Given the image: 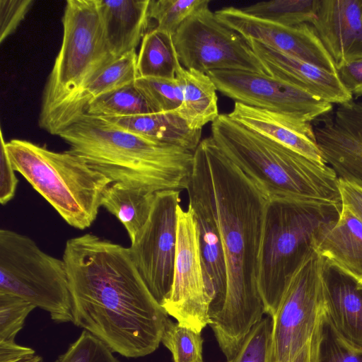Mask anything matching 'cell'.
<instances>
[{
    "mask_svg": "<svg viewBox=\"0 0 362 362\" xmlns=\"http://www.w3.org/2000/svg\"><path fill=\"white\" fill-rule=\"evenodd\" d=\"M212 216L223 248L227 286L221 310L209 325L226 359L233 358L264 307L257 286L259 252L269 198L212 137L194 152L187 188Z\"/></svg>",
    "mask_w": 362,
    "mask_h": 362,
    "instance_id": "obj_1",
    "label": "cell"
},
{
    "mask_svg": "<svg viewBox=\"0 0 362 362\" xmlns=\"http://www.w3.org/2000/svg\"><path fill=\"white\" fill-rule=\"evenodd\" d=\"M62 259L76 326L127 358L158 348L168 315L148 291L128 247L86 233L66 240Z\"/></svg>",
    "mask_w": 362,
    "mask_h": 362,
    "instance_id": "obj_2",
    "label": "cell"
},
{
    "mask_svg": "<svg viewBox=\"0 0 362 362\" xmlns=\"http://www.w3.org/2000/svg\"><path fill=\"white\" fill-rule=\"evenodd\" d=\"M59 136L69 151L112 182L153 192L187 189L194 152L160 143L85 113Z\"/></svg>",
    "mask_w": 362,
    "mask_h": 362,
    "instance_id": "obj_3",
    "label": "cell"
},
{
    "mask_svg": "<svg viewBox=\"0 0 362 362\" xmlns=\"http://www.w3.org/2000/svg\"><path fill=\"white\" fill-rule=\"evenodd\" d=\"M218 147L250 175L269 199L341 203L339 178L325 163L310 159L239 124L228 114L211 123Z\"/></svg>",
    "mask_w": 362,
    "mask_h": 362,
    "instance_id": "obj_4",
    "label": "cell"
},
{
    "mask_svg": "<svg viewBox=\"0 0 362 362\" xmlns=\"http://www.w3.org/2000/svg\"><path fill=\"white\" fill-rule=\"evenodd\" d=\"M341 204L277 198L267 205L257 274L264 312L272 317L292 277L337 222Z\"/></svg>",
    "mask_w": 362,
    "mask_h": 362,
    "instance_id": "obj_5",
    "label": "cell"
},
{
    "mask_svg": "<svg viewBox=\"0 0 362 362\" xmlns=\"http://www.w3.org/2000/svg\"><path fill=\"white\" fill-rule=\"evenodd\" d=\"M63 38L43 90L39 127L59 136L75 122L84 89L116 58L105 40L97 0H68Z\"/></svg>",
    "mask_w": 362,
    "mask_h": 362,
    "instance_id": "obj_6",
    "label": "cell"
},
{
    "mask_svg": "<svg viewBox=\"0 0 362 362\" xmlns=\"http://www.w3.org/2000/svg\"><path fill=\"white\" fill-rule=\"evenodd\" d=\"M6 148L15 171L69 226L84 230L92 225L110 180L69 150L54 151L18 139L6 142Z\"/></svg>",
    "mask_w": 362,
    "mask_h": 362,
    "instance_id": "obj_7",
    "label": "cell"
},
{
    "mask_svg": "<svg viewBox=\"0 0 362 362\" xmlns=\"http://www.w3.org/2000/svg\"><path fill=\"white\" fill-rule=\"evenodd\" d=\"M0 292L18 296L47 311L58 323L73 322L65 263L30 238L0 230Z\"/></svg>",
    "mask_w": 362,
    "mask_h": 362,
    "instance_id": "obj_8",
    "label": "cell"
},
{
    "mask_svg": "<svg viewBox=\"0 0 362 362\" xmlns=\"http://www.w3.org/2000/svg\"><path fill=\"white\" fill-rule=\"evenodd\" d=\"M173 40L179 62L186 69L204 74L244 71L270 75L247 40L220 21L209 7L189 16Z\"/></svg>",
    "mask_w": 362,
    "mask_h": 362,
    "instance_id": "obj_9",
    "label": "cell"
},
{
    "mask_svg": "<svg viewBox=\"0 0 362 362\" xmlns=\"http://www.w3.org/2000/svg\"><path fill=\"white\" fill-rule=\"evenodd\" d=\"M316 252L295 273L272 317V362H288L316 336L324 314L321 269Z\"/></svg>",
    "mask_w": 362,
    "mask_h": 362,
    "instance_id": "obj_10",
    "label": "cell"
},
{
    "mask_svg": "<svg viewBox=\"0 0 362 362\" xmlns=\"http://www.w3.org/2000/svg\"><path fill=\"white\" fill-rule=\"evenodd\" d=\"M180 192H157L149 218L128 247L138 272L162 307L170 297L177 243Z\"/></svg>",
    "mask_w": 362,
    "mask_h": 362,
    "instance_id": "obj_11",
    "label": "cell"
},
{
    "mask_svg": "<svg viewBox=\"0 0 362 362\" xmlns=\"http://www.w3.org/2000/svg\"><path fill=\"white\" fill-rule=\"evenodd\" d=\"M177 243L173 280L163 308L182 326L202 333L209 325L212 302L204 275L197 222L192 210L177 209Z\"/></svg>",
    "mask_w": 362,
    "mask_h": 362,
    "instance_id": "obj_12",
    "label": "cell"
},
{
    "mask_svg": "<svg viewBox=\"0 0 362 362\" xmlns=\"http://www.w3.org/2000/svg\"><path fill=\"white\" fill-rule=\"evenodd\" d=\"M206 74L221 93L247 106L310 123L332 110V104L270 75L244 71Z\"/></svg>",
    "mask_w": 362,
    "mask_h": 362,
    "instance_id": "obj_13",
    "label": "cell"
},
{
    "mask_svg": "<svg viewBox=\"0 0 362 362\" xmlns=\"http://www.w3.org/2000/svg\"><path fill=\"white\" fill-rule=\"evenodd\" d=\"M214 13L220 21L247 40L257 41L284 54L337 74L334 61L309 23L286 26L250 16L241 8L232 6Z\"/></svg>",
    "mask_w": 362,
    "mask_h": 362,
    "instance_id": "obj_14",
    "label": "cell"
},
{
    "mask_svg": "<svg viewBox=\"0 0 362 362\" xmlns=\"http://www.w3.org/2000/svg\"><path fill=\"white\" fill-rule=\"evenodd\" d=\"M332 111L313 126L317 145L339 179L362 188V103L351 100Z\"/></svg>",
    "mask_w": 362,
    "mask_h": 362,
    "instance_id": "obj_15",
    "label": "cell"
},
{
    "mask_svg": "<svg viewBox=\"0 0 362 362\" xmlns=\"http://www.w3.org/2000/svg\"><path fill=\"white\" fill-rule=\"evenodd\" d=\"M310 25L337 69L362 57V0H317Z\"/></svg>",
    "mask_w": 362,
    "mask_h": 362,
    "instance_id": "obj_16",
    "label": "cell"
},
{
    "mask_svg": "<svg viewBox=\"0 0 362 362\" xmlns=\"http://www.w3.org/2000/svg\"><path fill=\"white\" fill-rule=\"evenodd\" d=\"M324 313L339 335L362 349V281L324 259L321 269Z\"/></svg>",
    "mask_w": 362,
    "mask_h": 362,
    "instance_id": "obj_17",
    "label": "cell"
},
{
    "mask_svg": "<svg viewBox=\"0 0 362 362\" xmlns=\"http://www.w3.org/2000/svg\"><path fill=\"white\" fill-rule=\"evenodd\" d=\"M271 76L331 104L350 102L353 95L337 74L284 54L255 40H247Z\"/></svg>",
    "mask_w": 362,
    "mask_h": 362,
    "instance_id": "obj_18",
    "label": "cell"
},
{
    "mask_svg": "<svg viewBox=\"0 0 362 362\" xmlns=\"http://www.w3.org/2000/svg\"><path fill=\"white\" fill-rule=\"evenodd\" d=\"M228 116L248 129L310 159L325 163L310 122L235 103Z\"/></svg>",
    "mask_w": 362,
    "mask_h": 362,
    "instance_id": "obj_19",
    "label": "cell"
},
{
    "mask_svg": "<svg viewBox=\"0 0 362 362\" xmlns=\"http://www.w3.org/2000/svg\"><path fill=\"white\" fill-rule=\"evenodd\" d=\"M150 0H97L109 49L117 59L136 50L146 34Z\"/></svg>",
    "mask_w": 362,
    "mask_h": 362,
    "instance_id": "obj_20",
    "label": "cell"
},
{
    "mask_svg": "<svg viewBox=\"0 0 362 362\" xmlns=\"http://www.w3.org/2000/svg\"><path fill=\"white\" fill-rule=\"evenodd\" d=\"M188 207L197 222L204 275L212 299L209 312L211 320L221 310L226 293L227 274L223 248L209 212L194 197L188 195Z\"/></svg>",
    "mask_w": 362,
    "mask_h": 362,
    "instance_id": "obj_21",
    "label": "cell"
},
{
    "mask_svg": "<svg viewBox=\"0 0 362 362\" xmlns=\"http://www.w3.org/2000/svg\"><path fill=\"white\" fill-rule=\"evenodd\" d=\"M102 118L117 127L192 152L195 151L202 141V130L190 129L175 110Z\"/></svg>",
    "mask_w": 362,
    "mask_h": 362,
    "instance_id": "obj_22",
    "label": "cell"
},
{
    "mask_svg": "<svg viewBox=\"0 0 362 362\" xmlns=\"http://www.w3.org/2000/svg\"><path fill=\"white\" fill-rule=\"evenodd\" d=\"M317 253L362 280V222L342 206L337 222L322 241Z\"/></svg>",
    "mask_w": 362,
    "mask_h": 362,
    "instance_id": "obj_23",
    "label": "cell"
},
{
    "mask_svg": "<svg viewBox=\"0 0 362 362\" xmlns=\"http://www.w3.org/2000/svg\"><path fill=\"white\" fill-rule=\"evenodd\" d=\"M180 82L182 101L175 111L194 130H202L220 114L216 87L208 74L180 65L175 76Z\"/></svg>",
    "mask_w": 362,
    "mask_h": 362,
    "instance_id": "obj_24",
    "label": "cell"
},
{
    "mask_svg": "<svg viewBox=\"0 0 362 362\" xmlns=\"http://www.w3.org/2000/svg\"><path fill=\"white\" fill-rule=\"evenodd\" d=\"M156 193L139 187L112 182L103 194L101 206L121 222L132 242L149 218Z\"/></svg>",
    "mask_w": 362,
    "mask_h": 362,
    "instance_id": "obj_25",
    "label": "cell"
},
{
    "mask_svg": "<svg viewBox=\"0 0 362 362\" xmlns=\"http://www.w3.org/2000/svg\"><path fill=\"white\" fill-rule=\"evenodd\" d=\"M180 65L172 35L156 28L146 33L137 54L139 77L175 78Z\"/></svg>",
    "mask_w": 362,
    "mask_h": 362,
    "instance_id": "obj_26",
    "label": "cell"
},
{
    "mask_svg": "<svg viewBox=\"0 0 362 362\" xmlns=\"http://www.w3.org/2000/svg\"><path fill=\"white\" fill-rule=\"evenodd\" d=\"M139 77L136 50L116 59L80 95L74 110L75 122L86 113L93 100L134 83Z\"/></svg>",
    "mask_w": 362,
    "mask_h": 362,
    "instance_id": "obj_27",
    "label": "cell"
},
{
    "mask_svg": "<svg viewBox=\"0 0 362 362\" xmlns=\"http://www.w3.org/2000/svg\"><path fill=\"white\" fill-rule=\"evenodd\" d=\"M317 7V0H271L241 8L245 13L286 26L310 24Z\"/></svg>",
    "mask_w": 362,
    "mask_h": 362,
    "instance_id": "obj_28",
    "label": "cell"
},
{
    "mask_svg": "<svg viewBox=\"0 0 362 362\" xmlns=\"http://www.w3.org/2000/svg\"><path fill=\"white\" fill-rule=\"evenodd\" d=\"M152 112L134 83L102 95L90 103L86 113L101 117H129Z\"/></svg>",
    "mask_w": 362,
    "mask_h": 362,
    "instance_id": "obj_29",
    "label": "cell"
},
{
    "mask_svg": "<svg viewBox=\"0 0 362 362\" xmlns=\"http://www.w3.org/2000/svg\"><path fill=\"white\" fill-rule=\"evenodd\" d=\"M209 0H150L148 16L156 28L173 36L181 25L197 11L209 7Z\"/></svg>",
    "mask_w": 362,
    "mask_h": 362,
    "instance_id": "obj_30",
    "label": "cell"
},
{
    "mask_svg": "<svg viewBox=\"0 0 362 362\" xmlns=\"http://www.w3.org/2000/svg\"><path fill=\"white\" fill-rule=\"evenodd\" d=\"M161 343L170 351L174 362H204L201 333L170 318L166 321Z\"/></svg>",
    "mask_w": 362,
    "mask_h": 362,
    "instance_id": "obj_31",
    "label": "cell"
},
{
    "mask_svg": "<svg viewBox=\"0 0 362 362\" xmlns=\"http://www.w3.org/2000/svg\"><path fill=\"white\" fill-rule=\"evenodd\" d=\"M134 84L145 97L152 112L175 111L182 104V87L176 77H139Z\"/></svg>",
    "mask_w": 362,
    "mask_h": 362,
    "instance_id": "obj_32",
    "label": "cell"
},
{
    "mask_svg": "<svg viewBox=\"0 0 362 362\" xmlns=\"http://www.w3.org/2000/svg\"><path fill=\"white\" fill-rule=\"evenodd\" d=\"M316 362H362V349L344 340L325 313L318 331Z\"/></svg>",
    "mask_w": 362,
    "mask_h": 362,
    "instance_id": "obj_33",
    "label": "cell"
},
{
    "mask_svg": "<svg viewBox=\"0 0 362 362\" xmlns=\"http://www.w3.org/2000/svg\"><path fill=\"white\" fill-rule=\"evenodd\" d=\"M272 317H262L250 329L235 356L226 362H272Z\"/></svg>",
    "mask_w": 362,
    "mask_h": 362,
    "instance_id": "obj_34",
    "label": "cell"
},
{
    "mask_svg": "<svg viewBox=\"0 0 362 362\" xmlns=\"http://www.w3.org/2000/svg\"><path fill=\"white\" fill-rule=\"evenodd\" d=\"M35 308L18 296L0 292V341H14L26 317Z\"/></svg>",
    "mask_w": 362,
    "mask_h": 362,
    "instance_id": "obj_35",
    "label": "cell"
},
{
    "mask_svg": "<svg viewBox=\"0 0 362 362\" xmlns=\"http://www.w3.org/2000/svg\"><path fill=\"white\" fill-rule=\"evenodd\" d=\"M112 351L86 330L54 362H118Z\"/></svg>",
    "mask_w": 362,
    "mask_h": 362,
    "instance_id": "obj_36",
    "label": "cell"
},
{
    "mask_svg": "<svg viewBox=\"0 0 362 362\" xmlns=\"http://www.w3.org/2000/svg\"><path fill=\"white\" fill-rule=\"evenodd\" d=\"M33 3V0H0V42L16 30Z\"/></svg>",
    "mask_w": 362,
    "mask_h": 362,
    "instance_id": "obj_37",
    "label": "cell"
},
{
    "mask_svg": "<svg viewBox=\"0 0 362 362\" xmlns=\"http://www.w3.org/2000/svg\"><path fill=\"white\" fill-rule=\"evenodd\" d=\"M0 140V202L5 205L15 196L18 180L7 153L2 131Z\"/></svg>",
    "mask_w": 362,
    "mask_h": 362,
    "instance_id": "obj_38",
    "label": "cell"
},
{
    "mask_svg": "<svg viewBox=\"0 0 362 362\" xmlns=\"http://www.w3.org/2000/svg\"><path fill=\"white\" fill-rule=\"evenodd\" d=\"M344 87L356 97L362 96V57L343 64L337 69Z\"/></svg>",
    "mask_w": 362,
    "mask_h": 362,
    "instance_id": "obj_39",
    "label": "cell"
},
{
    "mask_svg": "<svg viewBox=\"0 0 362 362\" xmlns=\"http://www.w3.org/2000/svg\"><path fill=\"white\" fill-rule=\"evenodd\" d=\"M341 203L362 222V188L339 179Z\"/></svg>",
    "mask_w": 362,
    "mask_h": 362,
    "instance_id": "obj_40",
    "label": "cell"
},
{
    "mask_svg": "<svg viewBox=\"0 0 362 362\" xmlns=\"http://www.w3.org/2000/svg\"><path fill=\"white\" fill-rule=\"evenodd\" d=\"M35 351L14 341H0V362H18L34 356Z\"/></svg>",
    "mask_w": 362,
    "mask_h": 362,
    "instance_id": "obj_41",
    "label": "cell"
},
{
    "mask_svg": "<svg viewBox=\"0 0 362 362\" xmlns=\"http://www.w3.org/2000/svg\"><path fill=\"white\" fill-rule=\"evenodd\" d=\"M317 336L318 332L313 340L288 362H316Z\"/></svg>",
    "mask_w": 362,
    "mask_h": 362,
    "instance_id": "obj_42",
    "label": "cell"
},
{
    "mask_svg": "<svg viewBox=\"0 0 362 362\" xmlns=\"http://www.w3.org/2000/svg\"><path fill=\"white\" fill-rule=\"evenodd\" d=\"M18 362H43L42 358L38 355H34Z\"/></svg>",
    "mask_w": 362,
    "mask_h": 362,
    "instance_id": "obj_43",
    "label": "cell"
},
{
    "mask_svg": "<svg viewBox=\"0 0 362 362\" xmlns=\"http://www.w3.org/2000/svg\"><path fill=\"white\" fill-rule=\"evenodd\" d=\"M361 281H362V280H361Z\"/></svg>",
    "mask_w": 362,
    "mask_h": 362,
    "instance_id": "obj_44",
    "label": "cell"
}]
</instances>
